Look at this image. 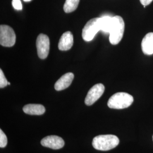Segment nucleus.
Masks as SVG:
<instances>
[{"mask_svg":"<svg viewBox=\"0 0 153 153\" xmlns=\"http://www.w3.org/2000/svg\"><path fill=\"white\" fill-rule=\"evenodd\" d=\"M119 143V138L112 134L99 135L93 138L92 142L94 149L100 151H108L113 149Z\"/></svg>","mask_w":153,"mask_h":153,"instance_id":"nucleus-1","label":"nucleus"},{"mask_svg":"<svg viewBox=\"0 0 153 153\" xmlns=\"http://www.w3.org/2000/svg\"><path fill=\"white\" fill-rule=\"evenodd\" d=\"M133 100V97L128 93H117L109 99L107 105L112 109H124L131 105Z\"/></svg>","mask_w":153,"mask_h":153,"instance_id":"nucleus-2","label":"nucleus"},{"mask_svg":"<svg viewBox=\"0 0 153 153\" xmlns=\"http://www.w3.org/2000/svg\"><path fill=\"white\" fill-rule=\"evenodd\" d=\"M125 23L122 17L113 16V25L109 33V42L112 45L119 44L123 37Z\"/></svg>","mask_w":153,"mask_h":153,"instance_id":"nucleus-3","label":"nucleus"},{"mask_svg":"<svg viewBox=\"0 0 153 153\" xmlns=\"http://www.w3.org/2000/svg\"><path fill=\"white\" fill-rule=\"evenodd\" d=\"M101 30L100 18L90 19L86 24L82 30V38L86 42L92 40L95 35Z\"/></svg>","mask_w":153,"mask_h":153,"instance_id":"nucleus-4","label":"nucleus"},{"mask_svg":"<svg viewBox=\"0 0 153 153\" xmlns=\"http://www.w3.org/2000/svg\"><path fill=\"white\" fill-rule=\"evenodd\" d=\"M16 41V35L12 28L7 25L0 26V44L6 47H13Z\"/></svg>","mask_w":153,"mask_h":153,"instance_id":"nucleus-5","label":"nucleus"},{"mask_svg":"<svg viewBox=\"0 0 153 153\" xmlns=\"http://www.w3.org/2000/svg\"><path fill=\"white\" fill-rule=\"evenodd\" d=\"M36 45L39 57L41 59H46L49 51V39L48 36L40 33L36 39Z\"/></svg>","mask_w":153,"mask_h":153,"instance_id":"nucleus-6","label":"nucleus"},{"mask_svg":"<svg viewBox=\"0 0 153 153\" xmlns=\"http://www.w3.org/2000/svg\"><path fill=\"white\" fill-rule=\"evenodd\" d=\"M105 88L102 83L95 85L88 91L85 103L87 105H91L100 98L104 93Z\"/></svg>","mask_w":153,"mask_h":153,"instance_id":"nucleus-7","label":"nucleus"},{"mask_svg":"<svg viewBox=\"0 0 153 153\" xmlns=\"http://www.w3.org/2000/svg\"><path fill=\"white\" fill-rule=\"evenodd\" d=\"M40 143L43 146L54 150L61 149L65 145V142L62 138L53 135L44 137Z\"/></svg>","mask_w":153,"mask_h":153,"instance_id":"nucleus-8","label":"nucleus"},{"mask_svg":"<svg viewBox=\"0 0 153 153\" xmlns=\"http://www.w3.org/2000/svg\"><path fill=\"white\" fill-rule=\"evenodd\" d=\"M73 35L71 32L67 31L64 33L59 42V49L62 51L69 50L73 45Z\"/></svg>","mask_w":153,"mask_h":153,"instance_id":"nucleus-9","label":"nucleus"},{"mask_svg":"<svg viewBox=\"0 0 153 153\" xmlns=\"http://www.w3.org/2000/svg\"><path fill=\"white\" fill-rule=\"evenodd\" d=\"M74 79V74L72 73L65 74L56 82L55 88L57 91H61L68 88Z\"/></svg>","mask_w":153,"mask_h":153,"instance_id":"nucleus-10","label":"nucleus"},{"mask_svg":"<svg viewBox=\"0 0 153 153\" xmlns=\"http://www.w3.org/2000/svg\"><path fill=\"white\" fill-rule=\"evenodd\" d=\"M142 52L146 55L153 54V33H147L142 39L141 43Z\"/></svg>","mask_w":153,"mask_h":153,"instance_id":"nucleus-11","label":"nucleus"},{"mask_svg":"<svg viewBox=\"0 0 153 153\" xmlns=\"http://www.w3.org/2000/svg\"><path fill=\"white\" fill-rule=\"evenodd\" d=\"M24 112L30 115H42L44 114L45 109L43 105L39 104H29L23 108Z\"/></svg>","mask_w":153,"mask_h":153,"instance_id":"nucleus-12","label":"nucleus"},{"mask_svg":"<svg viewBox=\"0 0 153 153\" xmlns=\"http://www.w3.org/2000/svg\"><path fill=\"white\" fill-rule=\"evenodd\" d=\"M101 31L104 33H110L113 25V16H104L100 17Z\"/></svg>","mask_w":153,"mask_h":153,"instance_id":"nucleus-13","label":"nucleus"},{"mask_svg":"<svg viewBox=\"0 0 153 153\" xmlns=\"http://www.w3.org/2000/svg\"><path fill=\"white\" fill-rule=\"evenodd\" d=\"M80 0H66L64 5V10L66 13H71L76 10Z\"/></svg>","mask_w":153,"mask_h":153,"instance_id":"nucleus-14","label":"nucleus"},{"mask_svg":"<svg viewBox=\"0 0 153 153\" xmlns=\"http://www.w3.org/2000/svg\"><path fill=\"white\" fill-rule=\"evenodd\" d=\"M7 143V139L5 134L2 129H0V148H5Z\"/></svg>","mask_w":153,"mask_h":153,"instance_id":"nucleus-15","label":"nucleus"},{"mask_svg":"<svg viewBox=\"0 0 153 153\" xmlns=\"http://www.w3.org/2000/svg\"><path fill=\"white\" fill-rule=\"evenodd\" d=\"M8 85V82L5 76V75L2 71L0 69V88H4Z\"/></svg>","mask_w":153,"mask_h":153,"instance_id":"nucleus-16","label":"nucleus"},{"mask_svg":"<svg viewBox=\"0 0 153 153\" xmlns=\"http://www.w3.org/2000/svg\"><path fill=\"white\" fill-rule=\"evenodd\" d=\"M12 5L15 9L17 10H21L22 9V5L20 0H13Z\"/></svg>","mask_w":153,"mask_h":153,"instance_id":"nucleus-17","label":"nucleus"},{"mask_svg":"<svg viewBox=\"0 0 153 153\" xmlns=\"http://www.w3.org/2000/svg\"><path fill=\"white\" fill-rule=\"evenodd\" d=\"M141 4L144 6V7H146V6L149 5L152 3L153 0H140Z\"/></svg>","mask_w":153,"mask_h":153,"instance_id":"nucleus-18","label":"nucleus"},{"mask_svg":"<svg viewBox=\"0 0 153 153\" xmlns=\"http://www.w3.org/2000/svg\"><path fill=\"white\" fill-rule=\"evenodd\" d=\"M23 1L25 2H29V1H31V0H23Z\"/></svg>","mask_w":153,"mask_h":153,"instance_id":"nucleus-19","label":"nucleus"},{"mask_svg":"<svg viewBox=\"0 0 153 153\" xmlns=\"http://www.w3.org/2000/svg\"><path fill=\"white\" fill-rule=\"evenodd\" d=\"M8 85H10V82H8Z\"/></svg>","mask_w":153,"mask_h":153,"instance_id":"nucleus-20","label":"nucleus"},{"mask_svg":"<svg viewBox=\"0 0 153 153\" xmlns=\"http://www.w3.org/2000/svg\"></svg>","mask_w":153,"mask_h":153,"instance_id":"nucleus-21","label":"nucleus"}]
</instances>
